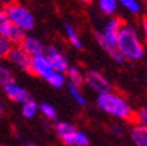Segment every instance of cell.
I'll list each match as a JSON object with an SVG mask.
<instances>
[{
  "instance_id": "cell-14",
  "label": "cell",
  "mask_w": 147,
  "mask_h": 146,
  "mask_svg": "<svg viewBox=\"0 0 147 146\" xmlns=\"http://www.w3.org/2000/svg\"><path fill=\"white\" fill-rule=\"evenodd\" d=\"M64 33H66V38H67V41L70 42V45L72 46L74 49H76V50L83 49V41H82L79 33H78V31L75 29L74 25H71V24L64 25Z\"/></svg>"
},
{
  "instance_id": "cell-15",
  "label": "cell",
  "mask_w": 147,
  "mask_h": 146,
  "mask_svg": "<svg viewBox=\"0 0 147 146\" xmlns=\"http://www.w3.org/2000/svg\"><path fill=\"white\" fill-rule=\"evenodd\" d=\"M38 113H40V104L37 103L36 100H33L32 97L29 100L25 101V103L21 104V115L25 119L32 120V119H34Z\"/></svg>"
},
{
  "instance_id": "cell-6",
  "label": "cell",
  "mask_w": 147,
  "mask_h": 146,
  "mask_svg": "<svg viewBox=\"0 0 147 146\" xmlns=\"http://www.w3.org/2000/svg\"><path fill=\"white\" fill-rule=\"evenodd\" d=\"M84 84L97 95L105 94L112 90L109 80L96 70H88L87 73H84Z\"/></svg>"
},
{
  "instance_id": "cell-22",
  "label": "cell",
  "mask_w": 147,
  "mask_h": 146,
  "mask_svg": "<svg viewBox=\"0 0 147 146\" xmlns=\"http://www.w3.org/2000/svg\"><path fill=\"white\" fill-rule=\"evenodd\" d=\"M40 113L46 120H50V121H55L57 120V109L49 103L40 104Z\"/></svg>"
},
{
  "instance_id": "cell-31",
  "label": "cell",
  "mask_w": 147,
  "mask_h": 146,
  "mask_svg": "<svg viewBox=\"0 0 147 146\" xmlns=\"http://www.w3.org/2000/svg\"><path fill=\"white\" fill-rule=\"evenodd\" d=\"M143 3H144V7H146V11H147V0H143Z\"/></svg>"
},
{
  "instance_id": "cell-13",
  "label": "cell",
  "mask_w": 147,
  "mask_h": 146,
  "mask_svg": "<svg viewBox=\"0 0 147 146\" xmlns=\"http://www.w3.org/2000/svg\"><path fill=\"white\" fill-rule=\"evenodd\" d=\"M66 80L67 84H72L75 87L82 88L84 86V71L78 66H70L66 73Z\"/></svg>"
},
{
  "instance_id": "cell-21",
  "label": "cell",
  "mask_w": 147,
  "mask_h": 146,
  "mask_svg": "<svg viewBox=\"0 0 147 146\" xmlns=\"http://www.w3.org/2000/svg\"><path fill=\"white\" fill-rule=\"evenodd\" d=\"M118 4L131 15H139L142 12V4L139 0H118Z\"/></svg>"
},
{
  "instance_id": "cell-11",
  "label": "cell",
  "mask_w": 147,
  "mask_h": 146,
  "mask_svg": "<svg viewBox=\"0 0 147 146\" xmlns=\"http://www.w3.org/2000/svg\"><path fill=\"white\" fill-rule=\"evenodd\" d=\"M62 142L67 146H89V138L87 133L79 129H75L66 138H63Z\"/></svg>"
},
{
  "instance_id": "cell-4",
  "label": "cell",
  "mask_w": 147,
  "mask_h": 146,
  "mask_svg": "<svg viewBox=\"0 0 147 146\" xmlns=\"http://www.w3.org/2000/svg\"><path fill=\"white\" fill-rule=\"evenodd\" d=\"M29 73L38 76L40 79L45 80L47 84L54 87V88H62L64 84H67L66 75L58 73V71H55L45 54L32 57Z\"/></svg>"
},
{
  "instance_id": "cell-8",
  "label": "cell",
  "mask_w": 147,
  "mask_h": 146,
  "mask_svg": "<svg viewBox=\"0 0 147 146\" xmlns=\"http://www.w3.org/2000/svg\"><path fill=\"white\" fill-rule=\"evenodd\" d=\"M7 59L9 61V63H12L15 67H17L18 70H24L26 73H29V70H30L32 57L22 50L21 46H12Z\"/></svg>"
},
{
  "instance_id": "cell-27",
  "label": "cell",
  "mask_w": 147,
  "mask_h": 146,
  "mask_svg": "<svg viewBox=\"0 0 147 146\" xmlns=\"http://www.w3.org/2000/svg\"><path fill=\"white\" fill-rule=\"evenodd\" d=\"M141 33H142V41H143L144 46L147 45V17L142 18V22H141Z\"/></svg>"
},
{
  "instance_id": "cell-3",
  "label": "cell",
  "mask_w": 147,
  "mask_h": 146,
  "mask_svg": "<svg viewBox=\"0 0 147 146\" xmlns=\"http://www.w3.org/2000/svg\"><path fill=\"white\" fill-rule=\"evenodd\" d=\"M123 21L118 17H110L104 25L102 31L96 33V40L102 50L110 55V58L117 63H123L125 59L117 50V38H118L119 29Z\"/></svg>"
},
{
  "instance_id": "cell-20",
  "label": "cell",
  "mask_w": 147,
  "mask_h": 146,
  "mask_svg": "<svg viewBox=\"0 0 147 146\" xmlns=\"http://www.w3.org/2000/svg\"><path fill=\"white\" fill-rule=\"evenodd\" d=\"M15 83V75H13L11 67L4 63H0V87L4 88L5 86Z\"/></svg>"
},
{
  "instance_id": "cell-10",
  "label": "cell",
  "mask_w": 147,
  "mask_h": 146,
  "mask_svg": "<svg viewBox=\"0 0 147 146\" xmlns=\"http://www.w3.org/2000/svg\"><path fill=\"white\" fill-rule=\"evenodd\" d=\"M20 46H21L22 50L26 52L30 57H36V55L43 54V52H45V49H46V46L43 45L42 41L33 36H25L24 41L21 42Z\"/></svg>"
},
{
  "instance_id": "cell-9",
  "label": "cell",
  "mask_w": 147,
  "mask_h": 146,
  "mask_svg": "<svg viewBox=\"0 0 147 146\" xmlns=\"http://www.w3.org/2000/svg\"><path fill=\"white\" fill-rule=\"evenodd\" d=\"M3 92L7 96V99H9V100L13 101V103L22 104V103H25L26 100L30 99V95H29L28 90H25L22 86L17 84L16 82L5 86V87L3 88Z\"/></svg>"
},
{
  "instance_id": "cell-2",
  "label": "cell",
  "mask_w": 147,
  "mask_h": 146,
  "mask_svg": "<svg viewBox=\"0 0 147 146\" xmlns=\"http://www.w3.org/2000/svg\"><path fill=\"white\" fill-rule=\"evenodd\" d=\"M96 104L101 111L121 121H133L134 109L127 100L118 92L110 90L105 94L97 95Z\"/></svg>"
},
{
  "instance_id": "cell-29",
  "label": "cell",
  "mask_w": 147,
  "mask_h": 146,
  "mask_svg": "<svg viewBox=\"0 0 147 146\" xmlns=\"http://www.w3.org/2000/svg\"><path fill=\"white\" fill-rule=\"evenodd\" d=\"M1 113H3V105H1V103H0V117H1Z\"/></svg>"
},
{
  "instance_id": "cell-24",
  "label": "cell",
  "mask_w": 147,
  "mask_h": 146,
  "mask_svg": "<svg viewBox=\"0 0 147 146\" xmlns=\"http://www.w3.org/2000/svg\"><path fill=\"white\" fill-rule=\"evenodd\" d=\"M11 21H9L8 16H7V13L4 12L3 7H0V36H5L7 32H8V29L11 28Z\"/></svg>"
},
{
  "instance_id": "cell-30",
  "label": "cell",
  "mask_w": 147,
  "mask_h": 146,
  "mask_svg": "<svg viewBox=\"0 0 147 146\" xmlns=\"http://www.w3.org/2000/svg\"><path fill=\"white\" fill-rule=\"evenodd\" d=\"M26 146H38V145H36V143H32V142H29Z\"/></svg>"
},
{
  "instance_id": "cell-32",
  "label": "cell",
  "mask_w": 147,
  "mask_h": 146,
  "mask_svg": "<svg viewBox=\"0 0 147 146\" xmlns=\"http://www.w3.org/2000/svg\"><path fill=\"white\" fill-rule=\"evenodd\" d=\"M0 146H7V145H0Z\"/></svg>"
},
{
  "instance_id": "cell-16",
  "label": "cell",
  "mask_w": 147,
  "mask_h": 146,
  "mask_svg": "<svg viewBox=\"0 0 147 146\" xmlns=\"http://www.w3.org/2000/svg\"><path fill=\"white\" fill-rule=\"evenodd\" d=\"M25 36H26L25 32H22L21 29H18V28L11 25V28L8 29V32H7V34L4 37H5L7 40L11 42V45L12 46H20L21 45V42L24 41Z\"/></svg>"
},
{
  "instance_id": "cell-7",
  "label": "cell",
  "mask_w": 147,
  "mask_h": 146,
  "mask_svg": "<svg viewBox=\"0 0 147 146\" xmlns=\"http://www.w3.org/2000/svg\"><path fill=\"white\" fill-rule=\"evenodd\" d=\"M43 54L49 59L50 65L53 66V69H54L55 71H58V73L66 75L67 70L70 69V63H68L67 57H66L58 48H55V46H47V48L45 49Z\"/></svg>"
},
{
  "instance_id": "cell-23",
  "label": "cell",
  "mask_w": 147,
  "mask_h": 146,
  "mask_svg": "<svg viewBox=\"0 0 147 146\" xmlns=\"http://www.w3.org/2000/svg\"><path fill=\"white\" fill-rule=\"evenodd\" d=\"M134 124L142 125L147 128V107H142L138 111H134V117H133Z\"/></svg>"
},
{
  "instance_id": "cell-5",
  "label": "cell",
  "mask_w": 147,
  "mask_h": 146,
  "mask_svg": "<svg viewBox=\"0 0 147 146\" xmlns=\"http://www.w3.org/2000/svg\"><path fill=\"white\" fill-rule=\"evenodd\" d=\"M3 9L13 26L21 29L25 33L34 29V26H36L34 16L24 4L15 1V0H9L8 3L3 7Z\"/></svg>"
},
{
  "instance_id": "cell-26",
  "label": "cell",
  "mask_w": 147,
  "mask_h": 146,
  "mask_svg": "<svg viewBox=\"0 0 147 146\" xmlns=\"http://www.w3.org/2000/svg\"><path fill=\"white\" fill-rule=\"evenodd\" d=\"M109 133L114 137H122L123 133H125V129H123L122 125L119 124H112L109 126Z\"/></svg>"
},
{
  "instance_id": "cell-19",
  "label": "cell",
  "mask_w": 147,
  "mask_h": 146,
  "mask_svg": "<svg viewBox=\"0 0 147 146\" xmlns=\"http://www.w3.org/2000/svg\"><path fill=\"white\" fill-rule=\"evenodd\" d=\"M75 126H74L72 124H70V122L67 121H57L55 122V126H54V130H55V134L58 136L59 140H63V138H66L68 136V134L71 133L72 130H75Z\"/></svg>"
},
{
  "instance_id": "cell-25",
  "label": "cell",
  "mask_w": 147,
  "mask_h": 146,
  "mask_svg": "<svg viewBox=\"0 0 147 146\" xmlns=\"http://www.w3.org/2000/svg\"><path fill=\"white\" fill-rule=\"evenodd\" d=\"M11 49H12L11 42L7 40L5 37L0 36V59H4V58L8 57Z\"/></svg>"
},
{
  "instance_id": "cell-17",
  "label": "cell",
  "mask_w": 147,
  "mask_h": 146,
  "mask_svg": "<svg viewBox=\"0 0 147 146\" xmlns=\"http://www.w3.org/2000/svg\"><path fill=\"white\" fill-rule=\"evenodd\" d=\"M100 12L105 16H114L118 9V0H97Z\"/></svg>"
},
{
  "instance_id": "cell-12",
  "label": "cell",
  "mask_w": 147,
  "mask_h": 146,
  "mask_svg": "<svg viewBox=\"0 0 147 146\" xmlns=\"http://www.w3.org/2000/svg\"><path fill=\"white\" fill-rule=\"evenodd\" d=\"M130 140L135 146H147V128L134 124L130 128Z\"/></svg>"
},
{
  "instance_id": "cell-28",
  "label": "cell",
  "mask_w": 147,
  "mask_h": 146,
  "mask_svg": "<svg viewBox=\"0 0 147 146\" xmlns=\"http://www.w3.org/2000/svg\"><path fill=\"white\" fill-rule=\"evenodd\" d=\"M80 1H82V3H84V4H91L93 0H80Z\"/></svg>"
},
{
  "instance_id": "cell-18",
  "label": "cell",
  "mask_w": 147,
  "mask_h": 146,
  "mask_svg": "<svg viewBox=\"0 0 147 146\" xmlns=\"http://www.w3.org/2000/svg\"><path fill=\"white\" fill-rule=\"evenodd\" d=\"M67 88H68V94L70 96L72 97V100L80 107H87L88 105V100H87L86 95L83 94L82 88L79 87H75L72 84H67Z\"/></svg>"
},
{
  "instance_id": "cell-1",
  "label": "cell",
  "mask_w": 147,
  "mask_h": 146,
  "mask_svg": "<svg viewBox=\"0 0 147 146\" xmlns=\"http://www.w3.org/2000/svg\"><path fill=\"white\" fill-rule=\"evenodd\" d=\"M117 50L125 61L138 62L144 57L146 48L137 28L123 22L117 38Z\"/></svg>"
}]
</instances>
